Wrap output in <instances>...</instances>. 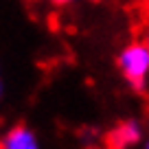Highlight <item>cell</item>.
Instances as JSON below:
<instances>
[{"label":"cell","instance_id":"1","mask_svg":"<svg viewBox=\"0 0 149 149\" xmlns=\"http://www.w3.org/2000/svg\"><path fill=\"white\" fill-rule=\"evenodd\" d=\"M116 66L123 79L136 90L143 92L149 84V46L147 42H130L118 51Z\"/></svg>","mask_w":149,"mask_h":149},{"label":"cell","instance_id":"2","mask_svg":"<svg viewBox=\"0 0 149 149\" xmlns=\"http://www.w3.org/2000/svg\"><path fill=\"white\" fill-rule=\"evenodd\" d=\"M0 149H42V140L31 125L15 123L0 134Z\"/></svg>","mask_w":149,"mask_h":149},{"label":"cell","instance_id":"3","mask_svg":"<svg viewBox=\"0 0 149 149\" xmlns=\"http://www.w3.org/2000/svg\"><path fill=\"white\" fill-rule=\"evenodd\" d=\"M110 140L116 149H132L145 140V130L138 118H125L121 121L110 134Z\"/></svg>","mask_w":149,"mask_h":149},{"label":"cell","instance_id":"4","mask_svg":"<svg viewBox=\"0 0 149 149\" xmlns=\"http://www.w3.org/2000/svg\"><path fill=\"white\" fill-rule=\"evenodd\" d=\"M46 2H51L53 7H68L72 2H77V0H46Z\"/></svg>","mask_w":149,"mask_h":149},{"label":"cell","instance_id":"5","mask_svg":"<svg viewBox=\"0 0 149 149\" xmlns=\"http://www.w3.org/2000/svg\"><path fill=\"white\" fill-rule=\"evenodd\" d=\"M2 94H5V81H2V77H0V101H2Z\"/></svg>","mask_w":149,"mask_h":149},{"label":"cell","instance_id":"6","mask_svg":"<svg viewBox=\"0 0 149 149\" xmlns=\"http://www.w3.org/2000/svg\"><path fill=\"white\" fill-rule=\"evenodd\" d=\"M143 149H149V136H147V138L143 140Z\"/></svg>","mask_w":149,"mask_h":149},{"label":"cell","instance_id":"7","mask_svg":"<svg viewBox=\"0 0 149 149\" xmlns=\"http://www.w3.org/2000/svg\"><path fill=\"white\" fill-rule=\"evenodd\" d=\"M145 42H147V46H149V31H147V35H145Z\"/></svg>","mask_w":149,"mask_h":149}]
</instances>
